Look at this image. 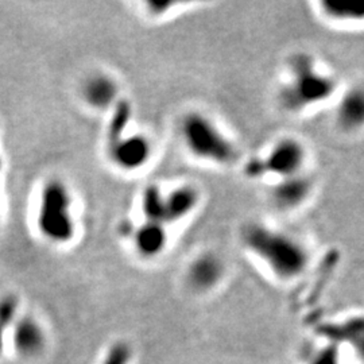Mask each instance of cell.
I'll list each match as a JSON object with an SVG mask.
<instances>
[{
	"label": "cell",
	"instance_id": "cell-15",
	"mask_svg": "<svg viewBox=\"0 0 364 364\" xmlns=\"http://www.w3.org/2000/svg\"><path fill=\"white\" fill-rule=\"evenodd\" d=\"M18 312V299L14 296H7L0 299V353L4 347L6 332L11 328Z\"/></svg>",
	"mask_w": 364,
	"mask_h": 364
},
{
	"label": "cell",
	"instance_id": "cell-17",
	"mask_svg": "<svg viewBox=\"0 0 364 364\" xmlns=\"http://www.w3.org/2000/svg\"><path fill=\"white\" fill-rule=\"evenodd\" d=\"M132 359L134 350L130 344L124 340H117L108 347L100 364H131Z\"/></svg>",
	"mask_w": 364,
	"mask_h": 364
},
{
	"label": "cell",
	"instance_id": "cell-6",
	"mask_svg": "<svg viewBox=\"0 0 364 364\" xmlns=\"http://www.w3.org/2000/svg\"><path fill=\"white\" fill-rule=\"evenodd\" d=\"M108 156L117 169L135 173L144 169L153 156L151 141L144 134L122 132L108 138Z\"/></svg>",
	"mask_w": 364,
	"mask_h": 364
},
{
	"label": "cell",
	"instance_id": "cell-4",
	"mask_svg": "<svg viewBox=\"0 0 364 364\" xmlns=\"http://www.w3.org/2000/svg\"><path fill=\"white\" fill-rule=\"evenodd\" d=\"M72 196L65 183L57 178L46 182L39 198L37 227L54 245L69 243L76 234Z\"/></svg>",
	"mask_w": 364,
	"mask_h": 364
},
{
	"label": "cell",
	"instance_id": "cell-5",
	"mask_svg": "<svg viewBox=\"0 0 364 364\" xmlns=\"http://www.w3.org/2000/svg\"><path fill=\"white\" fill-rule=\"evenodd\" d=\"M306 159L308 153L302 142L287 136L277 141L263 159L254 162L252 171L257 176L272 174L278 180L289 178L304 173Z\"/></svg>",
	"mask_w": 364,
	"mask_h": 364
},
{
	"label": "cell",
	"instance_id": "cell-14",
	"mask_svg": "<svg viewBox=\"0 0 364 364\" xmlns=\"http://www.w3.org/2000/svg\"><path fill=\"white\" fill-rule=\"evenodd\" d=\"M141 208L144 220L164 223V193L156 185L147 186L142 193ZM166 225V224H165Z\"/></svg>",
	"mask_w": 364,
	"mask_h": 364
},
{
	"label": "cell",
	"instance_id": "cell-1",
	"mask_svg": "<svg viewBox=\"0 0 364 364\" xmlns=\"http://www.w3.org/2000/svg\"><path fill=\"white\" fill-rule=\"evenodd\" d=\"M242 242L248 252L281 281L297 279L309 267L308 247L293 235L272 225L247 224L242 232Z\"/></svg>",
	"mask_w": 364,
	"mask_h": 364
},
{
	"label": "cell",
	"instance_id": "cell-11",
	"mask_svg": "<svg viewBox=\"0 0 364 364\" xmlns=\"http://www.w3.org/2000/svg\"><path fill=\"white\" fill-rule=\"evenodd\" d=\"M200 192L193 185L183 183L164 195V223L177 224L189 218L200 203Z\"/></svg>",
	"mask_w": 364,
	"mask_h": 364
},
{
	"label": "cell",
	"instance_id": "cell-19",
	"mask_svg": "<svg viewBox=\"0 0 364 364\" xmlns=\"http://www.w3.org/2000/svg\"><path fill=\"white\" fill-rule=\"evenodd\" d=\"M0 170H1V158H0Z\"/></svg>",
	"mask_w": 364,
	"mask_h": 364
},
{
	"label": "cell",
	"instance_id": "cell-9",
	"mask_svg": "<svg viewBox=\"0 0 364 364\" xmlns=\"http://www.w3.org/2000/svg\"><path fill=\"white\" fill-rule=\"evenodd\" d=\"M168 225L158 221L144 220L132 235V245L135 252L142 259H156L169 246Z\"/></svg>",
	"mask_w": 364,
	"mask_h": 364
},
{
	"label": "cell",
	"instance_id": "cell-13",
	"mask_svg": "<svg viewBox=\"0 0 364 364\" xmlns=\"http://www.w3.org/2000/svg\"><path fill=\"white\" fill-rule=\"evenodd\" d=\"M336 120L344 131L359 130L364 120V97L360 90H352L346 93L336 109Z\"/></svg>",
	"mask_w": 364,
	"mask_h": 364
},
{
	"label": "cell",
	"instance_id": "cell-10",
	"mask_svg": "<svg viewBox=\"0 0 364 364\" xmlns=\"http://www.w3.org/2000/svg\"><path fill=\"white\" fill-rule=\"evenodd\" d=\"M312 191V181L302 173L275 182L270 191V198L275 208L294 210L309 200Z\"/></svg>",
	"mask_w": 364,
	"mask_h": 364
},
{
	"label": "cell",
	"instance_id": "cell-12",
	"mask_svg": "<svg viewBox=\"0 0 364 364\" xmlns=\"http://www.w3.org/2000/svg\"><path fill=\"white\" fill-rule=\"evenodd\" d=\"M82 97L85 103L96 111L114 108L119 103L117 80L105 73L92 75L82 85Z\"/></svg>",
	"mask_w": 364,
	"mask_h": 364
},
{
	"label": "cell",
	"instance_id": "cell-7",
	"mask_svg": "<svg viewBox=\"0 0 364 364\" xmlns=\"http://www.w3.org/2000/svg\"><path fill=\"white\" fill-rule=\"evenodd\" d=\"M225 275V264L213 252H201L189 262L185 282L197 293H209L220 285Z\"/></svg>",
	"mask_w": 364,
	"mask_h": 364
},
{
	"label": "cell",
	"instance_id": "cell-2",
	"mask_svg": "<svg viewBox=\"0 0 364 364\" xmlns=\"http://www.w3.org/2000/svg\"><path fill=\"white\" fill-rule=\"evenodd\" d=\"M336 88V80L318 69L312 57L297 54L290 61L289 77L278 99L287 111L299 114L328 102Z\"/></svg>",
	"mask_w": 364,
	"mask_h": 364
},
{
	"label": "cell",
	"instance_id": "cell-18",
	"mask_svg": "<svg viewBox=\"0 0 364 364\" xmlns=\"http://www.w3.org/2000/svg\"><path fill=\"white\" fill-rule=\"evenodd\" d=\"M309 364H341L340 352L336 344H328L313 356L312 362Z\"/></svg>",
	"mask_w": 364,
	"mask_h": 364
},
{
	"label": "cell",
	"instance_id": "cell-8",
	"mask_svg": "<svg viewBox=\"0 0 364 364\" xmlns=\"http://www.w3.org/2000/svg\"><path fill=\"white\" fill-rule=\"evenodd\" d=\"M11 329L14 350L25 359L38 358L48 346V338L43 326L34 317L15 318Z\"/></svg>",
	"mask_w": 364,
	"mask_h": 364
},
{
	"label": "cell",
	"instance_id": "cell-16",
	"mask_svg": "<svg viewBox=\"0 0 364 364\" xmlns=\"http://www.w3.org/2000/svg\"><path fill=\"white\" fill-rule=\"evenodd\" d=\"M320 6L323 9V14L331 21L352 22V21H362L363 19V13L360 10H355L352 7H346L340 3L323 1Z\"/></svg>",
	"mask_w": 364,
	"mask_h": 364
},
{
	"label": "cell",
	"instance_id": "cell-3",
	"mask_svg": "<svg viewBox=\"0 0 364 364\" xmlns=\"http://www.w3.org/2000/svg\"><path fill=\"white\" fill-rule=\"evenodd\" d=\"M181 141L189 154L196 159L227 166L237 158V149L220 126L201 112H189L180 124Z\"/></svg>",
	"mask_w": 364,
	"mask_h": 364
}]
</instances>
